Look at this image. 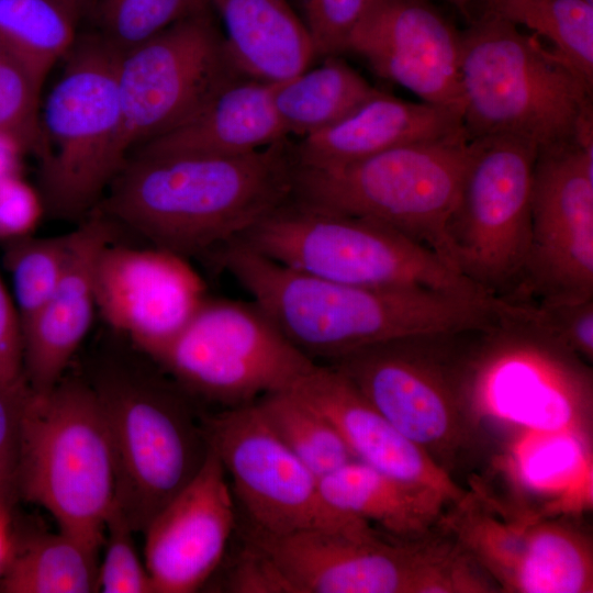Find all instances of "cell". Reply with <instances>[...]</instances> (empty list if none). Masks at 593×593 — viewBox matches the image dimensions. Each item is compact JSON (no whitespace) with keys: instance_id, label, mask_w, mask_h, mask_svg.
<instances>
[{"instance_id":"6da1fadb","label":"cell","mask_w":593,"mask_h":593,"mask_svg":"<svg viewBox=\"0 0 593 593\" xmlns=\"http://www.w3.org/2000/svg\"><path fill=\"white\" fill-rule=\"evenodd\" d=\"M296 167L288 138L240 155H128L98 206L154 247L209 255L286 203Z\"/></svg>"},{"instance_id":"7a4b0ae2","label":"cell","mask_w":593,"mask_h":593,"mask_svg":"<svg viewBox=\"0 0 593 593\" xmlns=\"http://www.w3.org/2000/svg\"><path fill=\"white\" fill-rule=\"evenodd\" d=\"M306 357L332 363L387 340L482 327L499 299L425 288H373L316 277L275 261L238 239L211 254Z\"/></svg>"},{"instance_id":"3957f363","label":"cell","mask_w":593,"mask_h":593,"mask_svg":"<svg viewBox=\"0 0 593 593\" xmlns=\"http://www.w3.org/2000/svg\"><path fill=\"white\" fill-rule=\"evenodd\" d=\"M459 75L470 139L593 146V86L555 49L486 8L460 32Z\"/></svg>"},{"instance_id":"277c9868","label":"cell","mask_w":593,"mask_h":593,"mask_svg":"<svg viewBox=\"0 0 593 593\" xmlns=\"http://www.w3.org/2000/svg\"><path fill=\"white\" fill-rule=\"evenodd\" d=\"M88 381L110 433L113 502L134 533L144 532L208 458L201 415L172 379L141 366L105 362Z\"/></svg>"},{"instance_id":"5b68a950","label":"cell","mask_w":593,"mask_h":593,"mask_svg":"<svg viewBox=\"0 0 593 593\" xmlns=\"http://www.w3.org/2000/svg\"><path fill=\"white\" fill-rule=\"evenodd\" d=\"M120 56L92 30L78 33L40 109L38 190L55 219L83 220L127 158Z\"/></svg>"},{"instance_id":"8992f818","label":"cell","mask_w":593,"mask_h":593,"mask_svg":"<svg viewBox=\"0 0 593 593\" xmlns=\"http://www.w3.org/2000/svg\"><path fill=\"white\" fill-rule=\"evenodd\" d=\"M473 150L474 142L462 130L344 166L298 164L292 197L391 228L430 249L456 270L448 225Z\"/></svg>"},{"instance_id":"52a82bcc","label":"cell","mask_w":593,"mask_h":593,"mask_svg":"<svg viewBox=\"0 0 593 593\" xmlns=\"http://www.w3.org/2000/svg\"><path fill=\"white\" fill-rule=\"evenodd\" d=\"M115 491L107 419L88 380L65 376L33 391L21 423L18 493L45 508L60 532L99 549Z\"/></svg>"},{"instance_id":"ba28073f","label":"cell","mask_w":593,"mask_h":593,"mask_svg":"<svg viewBox=\"0 0 593 593\" xmlns=\"http://www.w3.org/2000/svg\"><path fill=\"white\" fill-rule=\"evenodd\" d=\"M293 593H472L478 573L459 545L432 532L413 539L366 524L272 536L243 526Z\"/></svg>"},{"instance_id":"9c48e42d","label":"cell","mask_w":593,"mask_h":593,"mask_svg":"<svg viewBox=\"0 0 593 593\" xmlns=\"http://www.w3.org/2000/svg\"><path fill=\"white\" fill-rule=\"evenodd\" d=\"M466 382L480 422L589 435V363L542 328L526 304L503 300L496 316L472 332Z\"/></svg>"},{"instance_id":"30bf717a","label":"cell","mask_w":593,"mask_h":593,"mask_svg":"<svg viewBox=\"0 0 593 593\" xmlns=\"http://www.w3.org/2000/svg\"><path fill=\"white\" fill-rule=\"evenodd\" d=\"M473 329L404 336L327 365L450 474L481 423L466 384Z\"/></svg>"},{"instance_id":"8fae6325","label":"cell","mask_w":593,"mask_h":593,"mask_svg":"<svg viewBox=\"0 0 593 593\" xmlns=\"http://www.w3.org/2000/svg\"><path fill=\"white\" fill-rule=\"evenodd\" d=\"M238 240L284 266L342 283L485 293L411 238L293 197Z\"/></svg>"},{"instance_id":"7c38bea8","label":"cell","mask_w":593,"mask_h":593,"mask_svg":"<svg viewBox=\"0 0 593 593\" xmlns=\"http://www.w3.org/2000/svg\"><path fill=\"white\" fill-rule=\"evenodd\" d=\"M152 360L189 395L225 409L288 390L315 365L254 301L208 295Z\"/></svg>"},{"instance_id":"4fadbf2b","label":"cell","mask_w":593,"mask_h":593,"mask_svg":"<svg viewBox=\"0 0 593 593\" xmlns=\"http://www.w3.org/2000/svg\"><path fill=\"white\" fill-rule=\"evenodd\" d=\"M474 150L448 225L456 270L489 295L513 299L529 254L530 192L538 147L499 136Z\"/></svg>"},{"instance_id":"5bb4252c","label":"cell","mask_w":593,"mask_h":593,"mask_svg":"<svg viewBox=\"0 0 593 593\" xmlns=\"http://www.w3.org/2000/svg\"><path fill=\"white\" fill-rule=\"evenodd\" d=\"M201 423L231 479L233 496L246 518L244 526L283 536L369 524L325 502L318 479L277 436L256 402L202 414Z\"/></svg>"},{"instance_id":"9a60e30c","label":"cell","mask_w":593,"mask_h":593,"mask_svg":"<svg viewBox=\"0 0 593 593\" xmlns=\"http://www.w3.org/2000/svg\"><path fill=\"white\" fill-rule=\"evenodd\" d=\"M242 77L210 7L121 55L118 86L128 154L194 116Z\"/></svg>"},{"instance_id":"2e32d148","label":"cell","mask_w":593,"mask_h":593,"mask_svg":"<svg viewBox=\"0 0 593 593\" xmlns=\"http://www.w3.org/2000/svg\"><path fill=\"white\" fill-rule=\"evenodd\" d=\"M438 525L505 592L593 591L592 545L564 522L524 510L508 514L473 490Z\"/></svg>"},{"instance_id":"e0dca14e","label":"cell","mask_w":593,"mask_h":593,"mask_svg":"<svg viewBox=\"0 0 593 593\" xmlns=\"http://www.w3.org/2000/svg\"><path fill=\"white\" fill-rule=\"evenodd\" d=\"M532 235L521 303L593 298V146L538 148L530 192Z\"/></svg>"},{"instance_id":"ac0fdd59","label":"cell","mask_w":593,"mask_h":593,"mask_svg":"<svg viewBox=\"0 0 593 593\" xmlns=\"http://www.w3.org/2000/svg\"><path fill=\"white\" fill-rule=\"evenodd\" d=\"M97 312L153 359L186 326L203 300V279L188 258L114 240L94 265Z\"/></svg>"},{"instance_id":"d6986e66","label":"cell","mask_w":593,"mask_h":593,"mask_svg":"<svg viewBox=\"0 0 593 593\" xmlns=\"http://www.w3.org/2000/svg\"><path fill=\"white\" fill-rule=\"evenodd\" d=\"M347 52L423 102L462 112L460 32L430 0H370Z\"/></svg>"},{"instance_id":"ffe728a7","label":"cell","mask_w":593,"mask_h":593,"mask_svg":"<svg viewBox=\"0 0 593 593\" xmlns=\"http://www.w3.org/2000/svg\"><path fill=\"white\" fill-rule=\"evenodd\" d=\"M236 527L231 485L210 448L198 474L144 530L145 567L154 593L199 590L222 562Z\"/></svg>"},{"instance_id":"44dd1931","label":"cell","mask_w":593,"mask_h":593,"mask_svg":"<svg viewBox=\"0 0 593 593\" xmlns=\"http://www.w3.org/2000/svg\"><path fill=\"white\" fill-rule=\"evenodd\" d=\"M116 223L97 206L74 231L65 273L57 288L22 329L23 372L31 390L48 394L88 335L94 313V265L99 253L114 240Z\"/></svg>"},{"instance_id":"7402d4cb","label":"cell","mask_w":593,"mask_h":593,"mask_svg":"<svg viewBox=\"0 0 593 593\" xmlns=\"http://www.w3.org/2000/svg\"><path fill=\"white\" fill-rule=\"evenodd\" d=\"M290 390L335 426L357 460L403 482L432 488L451 505L465 496L451 474L399 432L334 367L315 363Z\"/></svg>"},{"instance_id":"603a6c76","label":"cell","mask_w":593,"mask_h":593,"mask_svg":"<svg viewBox=\"0 0 593 593\" xmlns=\"http://www.w3.org/2000/svg\"><path fill=\"white\" fill-rule=\"evenodd\" d=\"M462 130L457 110L405 101L379 90L340 121L302 137L294 152L300 166L332 168Z\"/></svg>"},{"instance_id":"cb8c5ba5","label":"cell","mask_w":593,"mask_h":593,"mask_svg":"<svg viewBox=\"0 0 593 593\" xmlns=\"http://www.w3.org/2000/svg\"><path fill=\"white\" fill-rule=\"evenodd\" d=\"M273 88V82L242 77L194 116L128 155H240L286 139L289 136L275 108Z\"/></svg>"},{"instance_id":"d4e9b609","label":"cell","mask_w":593,"mask_h":593,"mask_svg":"<svg viewBox=\"0 0 593 593\" xmlns=\"http://www.w3.org/2000/svg\"><path fill=\"white\" fill-rule=\"evenodd\" d=\"M225 29L228 55L245 76L280 82L316 56L306 25L287 0H206Z\"/></svg>"},{"instance_id":"484cf974","label":"cell","mask_w":593,"mask_h":593,"mask_svg":"<svg viewBox=\"0 0 593 593\" xmlns=\"http://www.w3.org/2000/svg\"><path fill=\"white\" fill-rule=\"evenodd\" d=\"M589 435L521 430L505 460L515 489L540 505L544 516L573 514L592 506Z\"/></svg>"},{"instance_id":"4316f807","label":"cell","mask_w":593,"mask_h":593,"mask_svg":"<svg viewBox=\"0 0 593 593\" xmlns=\"http://www.w3.org/2000/svg\"><path fill=\"white\" fill-rule=\"evenodd\" d=\"M318 484L325 502L337 512L405 539L430 533L451 505L432 488L403 482L359 460L321 478Z\"/></svg>"},{"instance_id":"83f0119b","label":"cell","mask_w":593,"mask_h":593,"mask_svg":"<svg viewBox=\"0 0 593 593\" xmlns=\"http://www.w3.org/2000/svg\"><path fill=\"white\" fill-rule=\"evenodd\" d=\"M379 89L338 56L275 83L273 103L287 135L301 138L340 121Z\"/></svg>"},{"instance_id":"f1b7e54d","label":"cell","mask_w":593,"mask_h":593,"mask_svg":"<svg viewBox=\"0 0 593 593\" xmlns=\"http://www.w3.org/2000/svg\"><path fill=\"white\" fill-rule=\"evenodd\" d=\"M96 549L64 532L18 539L0 578L3 593H89L98 591Z\"/></svg>"},{"instance_id":"f546056e","label":"cell","mask_w":593,"mask_h":593,"mask_svg":"<svg viewBox=\"0 0 593 593\" xmlns=\"http://www.w3.org/2000/svg\"><path fill=\"white\" fill-rule=\"evenodd\" d=\"M79 23L61 0H0V46L41 83L72 47Z\"/></svg>"},{"instance_id":"4dcf8cb0","label":"cell","mask_w":593,"mask_h":593,"mask_svg":"<svg viewBox=\"0 0 593 593\" xmlns=\"http://www.w3.org/2000/svg\"><path fill=\"white\" fill-rule=\"evenodd\" d=\"M255 402L277 436L318 480L357 460L335 426L292 390Z\"/></svg>"},{"instance_id":"1f68e13d","label":"cell","mask_w":593,"mask_h":593,"mask_svg":"<svg viewBox=\"0 0 593 593\" xmlns=\"http://www.w3.org/2000/svg\"><path fill=\"white\" fill-rule=\"evenodd\" d=\"M485 8L548 40L593 86V3L585 0H483Z\"/></svg>"},{"instance_id":"d6a6232c","label":"cell","mask_w":593,"mask_h":593,"mask_svg":"<svg viewBox=\"0 0 593 593\" xmlns=\"http://www.w3.org/2000/svg\"><path fill=\"white\" fill-rule=\"evenodd\" d=\"M74 231L55 236L34 234L4 244L3 265L23 329L48 301L69 261Z\"/></svg>"},{"instance_id":"836d02e7","label":"cell","mask_w":593,"mask_h":593,"mask_svg":"<svg viewBox=\"0 0 593 593\" xmlns=\"http://www.w3.org/2000/svg\"><path fill=\"white\" fill-rule=\"evenodd\" d=\"M206 8V0H97L87 20L110 48L124 55Z\"/></svg>"},{"instance_id":"e575fe53","label":"cell","mask_w":593,"mask_h":593,"mask_svg":"<svg viewBox=\"0 0 593 593\" xmlns=\"http://www.w3.org/2000/svg\"><path fill=\"white\" fill-rule=\"evenodd\" d=\"M42 85L13 55L0 46V131L25 138L36 155L40 144Z\"/></svg>"},{"instance_id":"d590c367","label":"cell","mask_w":593,"mask_h":593,"mask_svg":"<svg viewBox=\"0 0 593 593\" xmlns=\"http://www.w3.org/2000/svg\"><path fill=\"white\" fill-rule=\"evenodd\" d=\"M104 557L99 564L98 591L103 593H154L145 563L137 555L133 530L112 503L105 519Z\"/></svg>"},{"instance_id":"8d00e7d4","label":"cell","mask_w":593,"mask_h":593,"mask_svg":"<svg viewBox=\"0 0 593 593\" xmlns=\"http://www.w3.org/2000/svg\"><path fill=\"white\" fill-rule=\"evenodd\" d=\"M370 0H304L306 29L315 55L338 56L347 52L353 31Z\"/></svg>"},{"instance_id":"74e56055","label":"cell","mask_w":593,"mask_h":593,"mask_svg":"<svg viewBox=\"0 0 593 593\" xmlns=\"http://www.w3.org/2000/svg\"><path fill=\"white\" fill-rule=\"evenodd\" d=\"M556 340L588 363L593 359V298L525 303Z\"/></svg>"},{"instance_id":"f35d334b","label":"cell","mask_w":593,"mask_h":593,"mask_svg":"<svg viewBox=\"0 0 593 593\" xmlns=\"http://www.w3.org/2000/svg\"><path fill=\"white\" fill-rule=\"evenodd\" d=\"M31 391L26 380L0 383V502L11 506L19 496L21 423Z\"/></svg>"},{"instance_id":"ab89813d","label":"cell","mask_w":593,"mask_h":593,"mask_svg":"<svg viewBox=\"0 0 593 593\" xmlns=\"http://www.w3.org/2000/svg\"><path fill=\"white\" fill-rule=\"evenodd\" d=\"M46 213L38 188L23 175L0 180V242L5 244L34 234Z\"/></svg>"},{"instance_id":"60d3db41","label":"cell","mask_w":593,"mask_h":593,"mask_svg":"<svg viewBox=\"0 0 593 593\" xmlns=\"http://www.w3.org/2000/svg\"><path fill=\"white\" fill-rule=\"evenodd\" d=\"M25 380L23 372V336L13 298L0 275V383Z\"/></svg>"},{"instance_id":"b9f144b4","label":"cell","mask_w":593,"mask_h":593,"mask_svg":"<svg viewBox=\"0 0 593 593\" xmlns=\"http://www.w3.org/2000/svg\"><path fill=\"white\" fill-rule=\"evenodd\" d=\"M34 154L32 145L22 136L9 131H0V180L22 175L24 158Z\"/></svg>"},{"instance_id":"7bdbcfd3","label":"cell","mask_w":593,"mask_h":593,"mask_svg":"<svg viewBox=\"0 0 593 593\" xmlns=\"http://www.w3.org/2000/svg\"><path fill=\"white\" fill-rule=\"evenodd\" d=\"M18 544L13 530L12 506L0 502V578L5 571Z\"/></svg>"},{"instance_id":"ee69618b","label":"cell","mask_w":593,"mask_h":593,"mask_svg":"<svg viewBox=\"0 0 593 593\" xmlns=\"http://www.w3.org/2000/svg\"><path fill=\"white\" fill-rule=\"evenodd\" d=\"M81 22L90 15L97 0H61Z\"/></svg>"},{"instance_id":"f6af8a7d","label":"cell","mask_w":593,"mask_h":593,"mask_svg":"<svg viewBox=\"0 0 593 593\" xmlns=\"http://www.w3.org/2000/svg\"><path fill=\"white\" fill-rule=\"evenodd\" d=\"M433 1V0H430ZM455 7L468 21L477 13V3L479 0H440Z\"/></svg>"}]
</instances>
